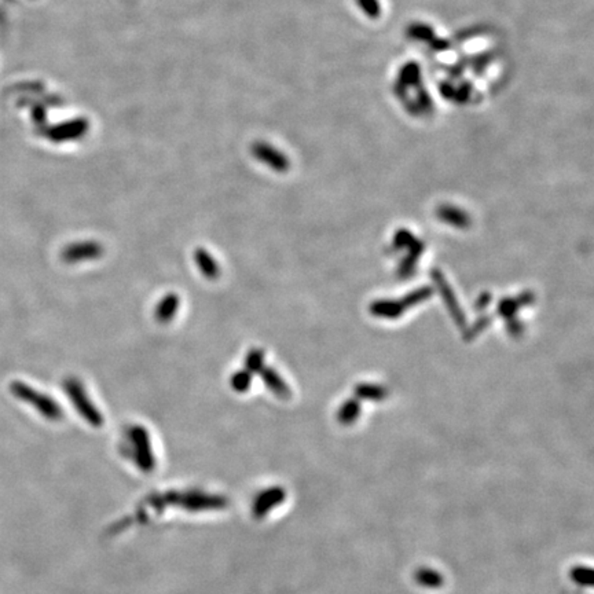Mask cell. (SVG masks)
I'll return each instance as SVG.
<instances>
[{
    "instance_id": "1",
    "label": "cell",
    "mask_w": 594,
    "mask_h": 594,
    "mask_svg": "<svg viewBox=\"0 0 594 594\" xmlns=\"http://www.w3.org/2000/svg\"><path fill=\"white\" fill-rule=\"evenodd\" d=\"M120 453L131 461L141 472L150 474L157 467V458L153 451L148 428L139 424L128 425L120 442Z\"/></svg>"
},
{
    "instance_id": "2",
    "label": "cell",
    "mask_w": 594,
    "mask_h": 594,
    "mask_svg": "<svg viewBox=\"0 0 594 594\" xmlns=\"http://www.w3.org/2000/svg\"><path fill=\"white\" fill-rule=\"evenodd\" d=\"M62 389L68 395L74 410L81 415V418L94 428H99L104 425L105 418L101 410L95 406V403L88 396L84 384L76 378L68 377L62 381Z\"/></svg>"
},
{
    "instance_id": "3",
    "label": "cell",
    "mask_w": 594,
    "mask_h": 594,
    "mask_svg": "<svg viewBox=\"0 0 594 594\" xmlns=\"http://www.w3.org/2000/svg\"><path fill=\"white\" fill-rule=\"evenodd\" d=\"M10 391L13 392V395L17 399L32 406L46 420H50V421H61L62 420L64 411H62L61 405L57 401H54L53 398H50L48 395L32 388L27 382H22V381L11 382Z\"/></svg>"
},
{
    "instance_id": "4",
    "label": "cell",
    "mask_w": 594,
    "mask_h": 594,
    "mask_svg": "<svg viewBox=\"0 0 594 594\" xmlns=\"http://www.w3.org/2000/svg\"><path fill=\"white\" fill-rule=\"evenodd\" d=\"M105 254V247L95 240H84L69 244L61 251V260L67 264H78L83 261L101 259Z\"/></svg>"
},
{
    "instance_id": "5",
    "label": "cell",
    "mask_w": 594,
    "mask_h": 594,
    "mask_svg": "<svg viewBox=\"0 0 594 594\" xmlns=\"http://www.w3.org/2000/svg\"><path fill=\"white\" fill-rule=\"evenodd\" d=\"M285 499H286V492L279 485L270 487V488L260 491L258 497L255 498V501H252V505H251L252 516H255L256 519H263L272 509L278 508Z\"/></svg>"
},
{
    "instance_id": "6",
    "label": "cell",
    "mask_w": 594,
    "mask_h": 594,
    "mask_svg": "<svg viewBox=\"0 0 594 594\" xmlns=\"http://www.w3.org/2000/svg\"><path fill=\"white\" fill-rule=\"evenodd\" d=\"M431 275H432V279H434L435 285L439 288V291H441V293L443 296L446 307H447L448 312L451 314L455 325L460 326V328H465V315H464L462 310L460 308V304H458V301L455 298V295H454L453 289L450 288V285L447 284V281H446L442 271L434 270Z\"/></svg>"
},
{
    "instance_id": "7",
    "label": "cell",
    "mask_w": 594,
    "mask_h": 594,
    "mask_svg": "<svg viewBox=\"0 0 594 594\" xmlns=\"http://www.w3.org/2000/svg\"><path fill=\"white\" fill-rule=\"evenodd\" d=\"M181 308V297L178 293L170 292L161 297L154 308V318L158 324L167 325L174 321Z\"/></svg>"
},
{
    "instance_id": "8",
    "label": "cell",
    "mask_w": 594,
    "mask_h": 594,
    "mask_svg": "<svg viewBox=\"0 0 594 594\" xmlns=\"http://www.w3.org/2000/svg\"><path fill=\"white\" fill-rule=\"evenodd\" d=\"M259 374L265 388L270 392H272L277 398L289 399L292 396V391H291L289 385L284 381V378L279 375L278 371H274L272 368L264 366Z\"/></svg>"
},
{
    "instance_id": "9",
    "label": "cell",
    "mask_w": 594,
    "mask_h": 594,
    "mask_svg": "<svg viewBox=\"0 0 594 594\" xmlns=\"http://www.w3.org/2000/svg\"><path fill=\"white\" fill-rule=\"evenodd\" d=\"M193 260L204 278L209 281H215L221 277L222 270L218 261L205 248H195L193 252Z\"/></svg>"
},
{
    "instance_id": "10",
    "label": "cell",
    "mask_w": 594,
    "mask_h": 594,
    "mask_svg": "<svg viewBox=\"0 0 594 594\" xmlns=\"http://www.w3.org/2000/svg\"><path fill=\"white\" fill-rule=\"evenodd\" d=\"M406 308L401 301L395 300H377L371 304V312L375 317L396 319L399 318Z\"/></svg>"
},
{
    "instance_id": "11",
    "label": "cell",
    "mask_w": 594,
    "mask_h": 594,
    "mask_svg": "<svg viewBox=\"0 0 594 594\" xmlns=\"http://www.w3.org/2000/svg\"><path fill=\"white\" fill-rule=\"evenodd\" d=\"M438 218L442 222L451 224L454 227L458 228H467L471 224V219L468 216V214L457 207H451V205H442L438 212H436Z\"/></svg>"
},
{
    "instance_id": "12",
    "label": "cell",
    "mask_w": 594,
    "mask_h": 594,
    "mask_svg": "<svg viewBox=\"0 0 594 594\" xmlns=\"http://www.w3.org/2000/svg\"><path fill=\"white\" fill-rule=\"evenodd\" d=\"M414 581L425 589H439L445 583L443 575L429 567L418 568L414 574Z\"/></svg>"
},
{
    "instance_id": "13",
    "label": "cell",
    "mask_w": 594,
    "mask_h": 594,
    "mask_svg": "<svg viewBox=\"0 0 594 594\" xmlns=\"http://www.w3.org/2000/svg\"><path fill=\"white\" fill-rule=\"evenodd\" d=\"M361 414V403L357 399H348L337 411V421L343 425L354 424Z\"/></svg>"
},
{
    "instance_id": "14",
    "label": "cell",
    "mask_w": 594,
    "mask_h": 594,
    "mask_svg": "<svg viewBox=\"0 0 594 594\" xmlns=\"http://www.w3.org/2000/svg\"><path fill=\"white\" fill-rule=\"evenodd\" d=\"M252 380H254V374H251L247 369H241V371H234L230 375L228 382L233 391H235L237 394H245L251 389Z\"/></svg>"
},
{
    "instance_id": "15",
    "label": "cell",
    "mask_w": 594,
    "mask_h": 594,
    "mask_svg": "<svg viewBox=\"0 0 594 594\" xmlns=\"http://www.w3.org/2000/svg\"><path fill=\"white\" fill-rule=\"evenodd\" d=\"M355 395L361 399H366V401H382L387 398L388 391L381 387V385H375V384H359L355 388Z\"/></svg>"
},
{
    "instance_id": "16",
    "label": "cell",
    "mask_w": 594,
    "mask_h": 594,
    "mask_svg": "<svg viewBox=\"0 0 594 594\" xmlns=\"http://www.w3.org/2000/svg\"><path fill=\"white\" fill-rule=\"evenodd\" d=\"M265 352L261 348H251L245 357V369L251 374H259L261 369L265 366Z\"/></svg>"
},
{
    "instance_id": "17",
    "label": "cell",
    "mask_w": 594,
    "mask_h": 594,
    "mask_svg": "<svg viewBox=\"0 0 594 594\" xmlns=\"http://www.w3.org/2000/svg\"><path fill=\"white\" fill-rule=\"evenodd\" d=\"M569 578L582 588L593 586V569L586 565H576L569 571Z\"/></svg>"
},
{
    "instance_id": "18",
    "label": "cell",
    "mask_w": 594,
    "mask_h": 594,
    "mask_svg": "<svg viewBox=\"0 0 594 594\" xmlns=\"http://www.w3.org/2000/svg\"><path fill=\"white\" fill-rule=\"evenodd\" d=\"M432 295H434V289H432V288H429V286H422V288L415 289V291H413L411 293L406 295V296L403 297V300H402L401 303L403 304V307H405V308H410V307H413V305H417V304H420V303H422V301L428 300V298L432 296Z\"/></svg>"
},
{
    "instance_id": "19",
    "label": "cell",
    "mask_w": 594,
    "mask_h": 594,
    "mask_svg": "<svg viewBox=\"0 0 594 594\" xmlns=\"http://www.w3.org/2000/svg\"><path fill=\"white\" fill-rule=\"evenodd\" d=\"M519 310V304L516 298H502L498 304V314L506 321L513 318Z\"/></svg>"
},
{
    "instance_id": "20",
    "label": "cell",
    "mask_w": 594,
    "mask_h": 594,
    "mask_svg": "<svg viewBox=\"0 0 594 594\" xmlns=\"http://www.w3.org/2000/svg\"><path fill=\"white\" fill-rule=\"evenodd\" d=\"M414 240H415V237H414V235H413L408 230L402 228V230H399V231L395 234V237H394V249L401 251V249L408 248V247H410V244H411Z\"/></svg>"
},
{
    "instance_id": "21",
    "label": "cell",
    "mask_w": 594,
    "mask_h": 594,
    "mask_svg": "<svg viewBox=\"0 0 594 594\" xmlns=\"http://www.w3.org/2000/svg\"><path fill=\"white\" fill-rule=\"evenodd\" d=\"M417 260H418V258H415V256H413V255L408 254V256L402 260L401 264H399L398 275L401 278H410L413 275V272L415 271V265H417L415 263H417Z\"/></svg>"
},
{
    "instance_id": "22",
    "label": "cell",
    "mask_w": 594,
    "mask_h": 594,
    "mask_svg": "<svg viewBox=\"0 0 594 594\" xmlns=\"http://www.w3.org/2000/svg\"><path fill=\"white\" fill-rule=\"evenodd\" d=\"M490 322H491V317L490 315H483L479 319H476V322L474 324V326L467 332L465 334V338L467 340H472V338H475L476 336H479V334L482 333L483 331L490 325Z\"/></svg>"
},
{
    "instance_id": "23",
    "label": "cell",
    "mask_w": 594,
    "mask_h": 594,
    "mask_svg": "<svg viewBox=\"0 0 594 594\" xmlns=\"http://www.w3.org/2000/svg\"><path fill=\"white\" fill-rule=\"evenodd\" d=\"M508 322V332L511 336H513V337H519L524 332V326H523V324L520 322L519 319H516L515 317L513 318H511V319H508L506 321Z\"/></svg>"
},
{
    "instance_id": "24",
    "label": "cell",
    "mask_w": 594,
    "mask_h": 594,
    "mask_svg": "<svg viewBox=\"0 0 594 594\" xmlns=\"http://www.w3.org/2000/svg\"><path fill=\"white\" fill-rule=\"evenodd\" d=\"M516 301H518V304H519V307H525V305H530V304H532L534 303V295H532V292H523L521 295H519V297L516 298Z\"/></svg>"
},
{
    "instance_id": "25",
    "label": "cell",
    "mask_w": 594,
    "mask_h": 594,
    "mask_svg": "<svg viewBox=\"0 0 594 594\" xmlns=\"http://www.w3.org/2000/svg\"><path fill=\"white\" fill-rule=\"evenodd\" d=\"M490 301H491V295L490 293H482L479 298L476 300V310L478 311H483V310H485V307L490 304Z\"/></svg>"
}]
</instances>
